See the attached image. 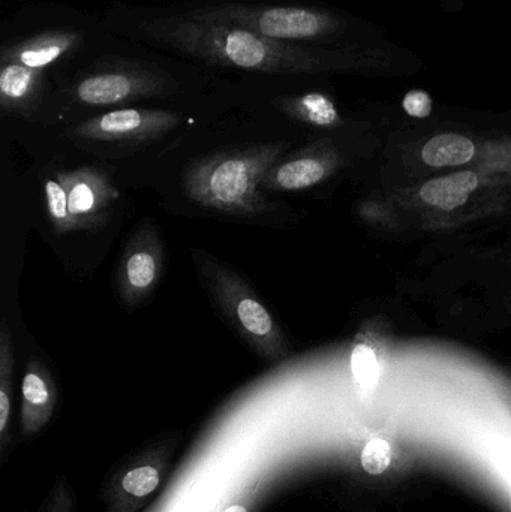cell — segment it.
I'll list each match as a JSON object with an SVG mask.
<instances>
[{
    "label": "cell",
    "mask_w": 511,
    "mask_h": 512,
    "mask_svg": "<svg viewBox=\"0 0 511 512\" xmlns=\"http://www.w3.org/2000/svg\"><path fill=\"white\" fill-rule=\"evenodd\" d=\"M131 38L203 65L272 75L408 77L426 65L417 51L390 39L366 44H297L275 41L186 9H141Z\"/></svg>",
    "instance_id": "6da1fadb"
},
{
    "label": "cell",
    "mask_w": 511,
    "mask_h": 512,
    "mask_svg": "<svg viewBox=\"0 0 511 512\" xmlns=\"http://www.w3.org/2000/svg\"><path fill=\"white\" fill-rule=\"evenodd\" d=\"M186 11L243 27L275 41L341 47L387 39L380 24L320 3L215 0Z\"/></svg>",
    "instance_id": "7a4b0ae2"
},
{
    "label": "cell",
    "mask_w": 511,
    "mask_h": 512,
    "mask_svg": "<svg viewBox=\"0 0 511 512\" xmlns=\"http://www.w3.org/2000/svg\"><path fill=\"white\" fill-rule=\"evenodd\" d=\"M284 143L227 150L194 162L183 176L192 203L225 215H260L272 203L260 191L264 177L281 159Z\"/></svg>",
    "instance_id": "3957f363"
},
{
    "label": "cell",
    "mask_w": 511,
    "mask_h": 512,
    "mask_svg": "<svg viewBox=\"0 0 511 512\" xmlns=\"http://www.w3.org/2000/svg\"><path fill=\"white\" fill-rule=\"evenodd\" d=\"M194 255L210 297L240 339L267 363H279L287 358L290 355L287 337L257 292L215 256L198 249Z\"/></svg>",
    "instance_id": "277c9868"
},
{
    "label": "cell",
    "mask_w": 511,
    "mask_h": 512,
    "mask_svg": "<svg viewBox=\"0 0 511 512\" xmlns=\"http://www.w3.org/2000/svg\"><path fill=\"white\" fill-rule=\"evenodd\" d=\"M173 75L143 60L110 59L93 63L71 81L66 95L83 107L104 108L176 92Z\"/></svg>",
    "instance_id": "5b68a950"
},
{
    "label": "cell",
    "mask_w": 511,
    "mask_h": 512,
    "mask_svg": "<svg viewBox=\"0 0 511 512\" xmlns=\"http://www.w3.org/2000/svg\"><path fill=\"white\" fill-rule=\"evenodd\" d=\"M165 264L159 228L147 219L126 243L116 270L117 294L126 307H138L155 291Z\"/></svg>",
    "instance_id": "8992f818"
},
{
    "label": "cell",
    "mask_w": 511,
    "mask_h": 512,
    "mask_svg": "<svg viewBox=\"0 0 511 512\" xmlns=\"http://www.w3.org/2000/svg\"><path fill=\"white\" fill-rule=\"evenodd\" d=\"M179 113L159 108H119L90 117L72 129V137L92 143H146L182 125Z\"/></svg>",
    "instance_id": "52a82bcc"
},
{
    "label": "cell",
    "mask_w": 511,
    "mask_h": 512,
    "mask_svg": "<svg viewBox=\"0 0 511 512\" xmlns=\"http://www.w3.org/2000/svg\"><path fill=\"white\" fill-rule=\"evenodd\" d=\"M84 44L86 32L80 27H45L6 36L0 44V62L18 63L48 74L71 62Z\"/></svg>",
    "instance_id": "ba28073f"
},
{
    "label": "cell",
    "mask_w": 511,
    "mask_h": 512,
    "mask_svg": "<svg viewBox=\"0 0 511 512\" xmlns=\"http://www.w3.org/2000/svg\"><path fill=\"white\" fill-rule=\"evenodd\" d=\"M56 179L68 195L75 230H95L107 224L111 207L120 194L111 177L95 167L57 171Z\"/></svg>",
    "instance_id": "9c48e42d"
},
{
    "label": "cell",
    "mask_w": 511,
    "mask_h": 512,
    "mask_svg": "<svg viewBox=\"0 0 511 512\" xmlns=\"http://www.w3.org/2000/svg\"><path fill=\"white\" fill-rule=\"evenodd\" d=\"M57 385L50 370L38 358H30L21 382V432L35 435L53 417Z\"/></svg>",
    "instance_id": "30bf717a"
},
{
    "label": "cell",
    "mask_w": 511,
    "mask_h": 512,
    "mask_svg": "<svg viewBox=\"0 0 511 512\" xmlns=\"http://www.w3.org/2000/svg\"><path fill=\"white\" fill-rule=\"evenodd\" d=\"M47 72L0 62V108L9 116L30 119L44 99Z\"/></svg>",
    "instance_id": "8fae6325"
},
{
    "label": "cell",
    "mask_w": 511,
    "mask_h": 512,
    "mask_svg": "<svg viewBox=\"0 0 511 512\" xmlns=\"http://www.w3.org/2000/svg\"><path fill=\"white\" fill-rule=\"evenodd\" d=\"M332 171V159L318 153L303 152L281 161L279 159L261 183L267 191L296 192L323 182Z\"/></svg>",
    "instance_id": "7c38bea8"
},
{
    "label": "cell",
    "mask_w": 511,
    "mask_h": 512,
    "mask_svg": "<svg viewBox=\"0 0 511 512\" xmlns=\"http://www.w3.org/2000/svg\"><path fill=\"white\" fill-rule=\"evenodd\" d=\"M273 105L284 116L315 128L330 129L342 125L341 110L335 98L321 90L279 96Z\"/></svg>",
    "instance_id": "4fadbf2b"
},
{
    "label": "cell",
    "mask_w": 511,
    "mask_h": 512,
    "mask_svg": "<svg viewBox=\"0 0 511 512\" xmlns=\"http://www.w3.org/2000/svg\"><path fill=\"white\" fill-rule=\"evenodd\" d=\"M477 186H479L477 174L473 171H462V173L429 180L420 189V198L428 206L450 212L465 206Z\"/></svg>",
    "instance_id": "5bb4252c"
},
{
    "label": "cell",
    "mask_w": 511,
    "mask_h": 512,
    "mask_svg": "<svg viewBox=\"0 0 511 512\" xmlns=\"http://www.w3.org/2000/svg\"><path fill=\"white\" fill-rule=\"evenodd\" d=\"M476 146L464 134L444 132L432 137L422 149L425 164L431 167H458L473 159Z\"/></svg>",
    "instance_id": "9a60e30c"
},
{
    "label": "cell",
    "mask_w": 511,
    "mask_h": 512,
    "mask_svg": "<svg viewBox=\"0 0 511 512\" xmlns=\"http://www.w3.org/2000/svg\"><path fill=\"white\" fill-rule=\"evenodd\" d=\"M12 382H14V343L8 322L0 325V445L8 442L9 418L12 406Z\"/></svg>",
    "instance_id": "2e32d148"
},
{
    "label": "cell",
    "mask_w": 511,
    "mask_h": 512,
    "mask_svg": "<svg viewBox=\"0 0 511 512\" xmlns=\"http://www.w3.org/2000/svg\"><path fill=\"white\" fill-rule=\"evenodd\" d=\"M161 483V468L149 463L135 466L129 469L119 486H117V498L123 501H141L152 495Z\"/></svg>",
    "instance_id": "e0dca14e"
},
{
    "label": "cell",
    "mask_w": 511,
    "mask_h": 512,
    "mask_svg": "<svg viewBox=\"0 0 511 512\" xmlns=\"http://www.w3.org/2000/svg\"><path fill=\"white\" fill-rule=\"evenodd\" d=\"M45 206H47L48 216H50L51 225L57 236H65L75 230L74 221H72L71 212H69L68 195L62 183L54 177L47 179L44 183Z\"/></svg>",
    "instance_id": "ac0fdd59"
},
{
    "label": "cell",
    "mask_w": 511,
    "mask_h": 512,
    "mask_svg": "<svg viewBox=\"0 0 511 512\" xmlns=\"http://www.w3.org/2000/svg\"><path fill=\"white\" fill-rule=\"evenodd\" d=\"M393 463V447L386 438L374 436L363 445L360 465L371 477H380L389 471Z\"/></svg>",
    "instance_id": "d6986e66"
},
{
    "label": "cell",
    "mask_w": 511,
    "mask_h": 512,
    "mask_svg": "<svg viewBox=\"0 0 511 512\" xmlns=\"http://www.w3.org/2000/svg\"><path fill=\"white\" fill-rule=\"evenodd\" d=\"M351 370L354 379L362 390L371 391L377 385L380 366L377 354L366 343H357L351 354Z\"/></svg>",
    "instance_id": "ffe728a7"
},
{
    "label": "cell",
    "mask_w": 511,
    "mask_h": 512,
    "mask_svg": "<svg viewBox=\"0 0 511 512\" xmlns=\"http://www.w3.org/2000/svg\"><path fill=\"white\" fill-rule=\"evenodd\" d=\"M402 108L413 119L425 120L434 111V101L426 90L413 89L402 98Z\"/></svg>",
    "instance_id": "44dd1931"
},
{
    "label": "cell",
    "mask_w": 511,
    "mask_h": 512,
    "mask_svg": "<svg viewBox=\"0 0 511 512\" xmlns=\"http://www.w3.org/2000/svg\"><path fill=\"white\" fill-rule=\"evenodd\" d=\"M222 512H249V511H248V508L245 507V505L234 504V505H230V507H228V508H225V510Z\"/></svg>",
    "instance_id": "7402d4cb"
},
{
    "label": "cell",
    "mask_w": 511,
    "mask_h": 512,
    "mask_svg": "<svg viewBox=\"0 0 511 512\" xmlns=\"http://www.w3.org/2000/svg\"><path fill=\"white\" fill-rule=\"evenodd\" d=\"M59 512H62V511H59Z\"/></svg>",
    "instance_id": "603a6c76"
}]
</instances>
